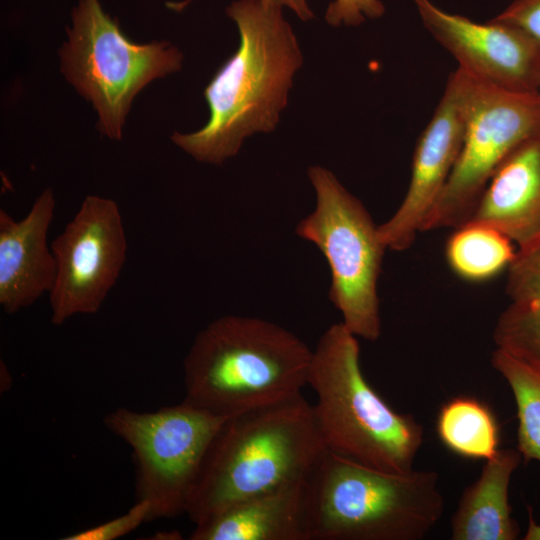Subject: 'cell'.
I'll list each match as a JSON object with an SVG mask.
<instances>
[{
    "mask_svg": "<svg viewBox=\"0 0 540 540\" xmlns=\"http://www.w3.org/2000/svg\"><path fill=\"white\" fill-rule=\"evenodd\" d=\"M282 8L275 0H237L227 6L239 46L204 90L209 119L198 131L171 136L197 161L221 165L239 152L246 137L276 128L303 63Z\"/></svg>",
    "mask_w": 540,
    "mask_h": 540,
    "instance_id": "cell-1",
    "label": "cell"
},
{
    "mask_svg": "<svg viewBox=\"0 0 540 540\" xmlns=\"http://www.w3.org/2000/svg\"><path fill=\"white\" fill-rule=\"evenodd\" d=\"M325 444L298 394L228 417L213 438L186 511L196 525L247 499L302 482Z\"/></svg>",
    "mask_w": 540,
    "mask_h": 540,
    "instance_id": "cell-2",
    "label": "cell"
},
{
    "mask_svg": "<svg viewBox=\"0 0 540 540\" xmlns=\"http://www.w3.org/2000/svg\"><path fill=\"white\" fill-rule=\"evenodd\" d=\"M312 350L287 329L255 317L227 315L195 337L184 360V402L233 416L301 393Z\"/></svg>",
    "mask_w": 540,
    "mask_h": 540,
    "instance_id": "cell-3",
    "label": "cell"
},
{
    "mask_svg": "<svg viewBox=\"0 0 540 540\" xmlns=\"http://www.w3.org/2000/svg\"><path fill=\"white\" fill-rule=\"evenodd\" d=\"M305 540H421L444 498L433 470L381 471L326 449L304 481Z\"/></svg>",
    "mask_w": 540,
    "mask_h": 540,
    "instance_id": "cell-4",
    "label": "cell"
},
{
    "mask_svg": "<svg viewBox=\"0 0 540 540\" xmlns=\"http://www.w3.org/2000/svg\"><path fill=\"white\" fill-rule=\"evenodd\" d=\"M308 384L317 397L313 410L326 449L381 471L413 469L423 426L370 386L357 336L341 322L327 328L313 350Z\"/></svg>",
    "mask_w": 540,
    "mask_h": 540,
    "instance_id": "cell-5",
    "label": "cell"
},
{
    "mask_svg": "<svg viewBox=\"0 0 540 540\" xmlns=\"http://www.w3.org/2000/svg\"><path fill=\"white\" fill-rule=\"evenodd\" d=\"M62 45L60 70L98 115V131L121 140L135 96L150 82L179 71L183 55L166 41L138 44L100 0H78Z\"/></svg>",
    "mask_w": 540,
    "mask_h": 540,
    "instance_id": "cell-6",
    "label": "cell"
},
{
    "mask_svg": "<svg viewBox=\"0 0 540 540\" xmlns=\"http://www.w3.org/2000/svg\"><path fill=\"white\" fill-rule=\"evenodd\" d=\"M308 177L316 205L295 233L325 257L331 274L328 296L342 315L341 323L355 336L376 341L381 335L377 287L387 250L378 226L328 169L311 166Z\"/></svg>",
    "mask_w": 540,
    "mask_h": 540,
    "instance_id": "cell-7",
    "label": "cell"
},
{
    "mask_svg": "<svg viewBox=\"0 0 540 540\" xmlns=\"http://www.w3.org/2000/svg\"><path fill=\"white\" fill-rule=\"evenodd\" d=\"M465 111L460 155L421 232L467 223L492 174L520 143L540 131V91L521 93L452 72Z\"/></svg>",
    "mask_w": 540,
    "mask_h": 540,
    "instance_id": "cell-8",
    "label": "cell"
},
{
    "mask_svg": "<svg viewBox=\"0 0 540 540\" xmlns=\"http://www.w3.org/2000/svg\"><path fill=\"white\" fill-rule=\"evenodd\" d=\"M227 418L184 401L146 413L118 408L104 417V425L133 450L136 501L150 505L149 521L185 513L208 448Z\"/></svg>",
    "mask_w": 540,
    "mask_h": 540,
    "instance_id": "cell-9",
    "label": "cell"
},
{
    "mask_svg": "<svg viewBox=\"0 0 540 540\" xmlns=\"http://www.w3.org/2000/svg\"><path fill=\"white\" fill-rule=\"evenodd\" d=\"M51 250L56 260L49 293L51 322L60 326L74 315L98 312L126 261L127 240L118 204L110 198L86 196Z\"/></svg>",
    "mask_w": 540,
    "mask_h": 540,
    "instance_id": "cell-10",
    "label": "cell"
},
{
    "mask_svg": "<svg viewBox=\"0 0 540 540\" xmlns=\"http://www.w3.org/2000/svg\"><path fill=\"white\" fill-rule=\"evenodd\" d=\"M412 1L426 30L457 60L458 68L510 91H540V46L523 32L491 19L474 22L430 0Z\"/></svg>",
    "mask_w": 540,
    "mask_h": 540,
    "instance_id": "cell-11",
    "label": "cell"
},
{
    "mask_svg": "<svg viewBox=\"0 0 540 540\" xmlns=\"http://www.w3.org/2000/svg\"><path fill=\"white\" fill-rule=\"evenodd\" d=\"M465 111L458 83L451 73L432 118L414 149L410 183L398 209L378 225L380 240L393 251L408 249L424 218L445 187L465 136Z\"/></svg>",
    "mask_w": 540,
    "mask_h": 540,
    "instance_id": "cell-12",
    "label": "cell"
},
{
    "mask_svg": "<svg viewBox=\"0 0 540 540\" xmlns=\"http://www.w3.org/2000/svg\"><path fill=\"white\" fill-rule=\"evenodd\" d=\"M55 205L47 188L21 220L0 210V305L7 314L31 306L54 285L56 260L47 235Z\"/></svg>",
    "mask_w": 540,
    "mask_h": 540,
    "instance_id": "cell-13",
    "label": "cell"
},
{
    "mask_svg": "<svg viewBox=\"0 0 540 540\" xmlns=\"http://www.w3.org/2000/svg\"><path fill=\"white\" fill-rule=\"evenodd\" d=\"M468 222L494 227L517 250L540 242V131L499 164Z\"/></svg>",
    "mask_w": 540,
    "mask_h": 540,
    "instance_id": "cell-14",
    "label": "cell"
},
{
    "mask_svg": "<svg viewBox=\"0 0 540 540\" xmlns=\"http://www.w3.org/2000/svg\"><path fill=\"white\" fill-rule=\"evenodd\" d=\"M304 481L228 507L196 524L189 539L305 540Z\"/></svg>",
    "mask_w": 540,
    "mask_h": 540,
    "instance_id": "cell-15",
    "label": "cell"
},
{
    "mask_svg": "<svg viewBox=\"0 0 540 540\" xmlns=\"http://www.w3.org/2000/svg\"><path fill=\"white\" fill-rule=\"evenodd\" d=\"M522 456L517 448L499 449L467 486L451 518L453 540H515L519 526L512 517L509 486Z\"/></svg>",
    "mask_w": 540,
    "mask_h": 540,
    "instance_id": "cell-16",
    "label": "cell"
},
{
    "mask_svg": "<svg viewBox=\"0 0 540 540\" xmlns=\"http://www.w3.org/2000/svg\"><path fill=\"white\" fill-rule=\"evenodd\" d=\"M508 305L497 319V346L540 372V242L517 250L508 268Z\"/></svg>",
    "mask_w": 540,
    "mask_h": 540,
    "instance_id": "cell-17",
    "label": "cell"
},
{
    "mask_svg": "<svg viewBox=\"0 0 540 540\" xmlns=\"http://www.w3.org/2000/svg\"><path fill=\"white\" fill-rule=\"evenodd\" d=\"M516 252L507 236L477 222L453 229L445 244V258L451 271L472 283L489 281L508 270Z\"/></svg>",
    "mask_w": 540,
    "mask_h": 540,
    "instance_id": "cell-18",
    "label": "cell"
},
{
    "mask_svg": "<svg viewBox=\"0 0 540 540\" xmlns=\"http://www.w3.org/2000/svg\"><path fill=\"white\" fill-rule=\"evenodd\" d=\"M441 442L453 453L470 459H490L499 451V426L491 409L472 397L447 401L437 416Z\"/></svg>",
    "mask_w": 540,
    "mask_h": 540,
    "instance_id": "cell-19",
    "label": "cell"
},
{
    "mask_svg": "<svg viewBox=\"0 0 540 540\" xmlns=\"http://www.w3.org/2000/svg\"><path fill=\"white\" fill-rule=\"evenodd\" d=\"M491 363L508 383L516 403V448L525 462L540 463V372L500 348L493 351Z\"/></svg>",
    "mask_w": 540,
    "mask_h": 540,
    "instance_id": "cell-20",
    "label": "cell"
},
{
    "mask_svg": "<svg viewBox=\"0 0 540 540\" xmlns=\"http://www.w3.org/2000/svg\"><path fill=\"white\" fill-rule=\"evenodd\" d=\"M150 505L146 501L136 503L124 514L76 533L62 540H115L134 531L143 522L149 521Z\"/></svg>",
    "mask_w": 540,
    "mask_h": 540,
    "instance_id": "cell-21",
    "label": "cell"
},
{
    "mask_svg": "<svg viewBox=\"0 0 540 540\" xmlns=\"http://www.w3.org/2000/svg\"><path fill=\"white\" fill-rule=\"evenodd\" d=\"M385 12L380 0H333L325 13V20L334 27L359 26L366 19H376Z\"/></svg>",
    "mask_w": 540,
    "mask_h": 540,
    "instance_id": "cell-22",
    "label": "cell"
},
{
    "mask_svg": "<svg viewBox=\"0 0 540 540\" xmlns=\"http://www.w3.org/2000/svg\"><path fill=\"white\" fill-rule=\"evenodd\" d=\"M491 20L520 30L540 46V0H514Z\"/></svg>",
    "mask_w": 540,
    "mask_h": 540,
    "instance_id": "cell-23",
    "label": "cell"
},
{
    "mask_svg": "<svg viewBox=\"0 0 540 540\" xmlns=\"http://www.w3.org/2000/svg\"><path fill=\"white\" fill-rule=\"evenodd\" d=\"M283 7H288L293 10L296 15L303 21L311 20L314 15L312 10L309 8L306 0H275Z\"/></svg>",
    "mask_w": 540,
    "mask_h": 540,
    "instance_id": "cell-24",
    "label": "cell"
},
{
    "mask_svg": "<svg viewBox=\"0 0 540 540\" xmlns=\"http://www.w3.org/2000/svg\"><path fill=\"white\" fill-rule=\"evenodd\" d=\"M532 511H529V521L524 540H540V523L535 522L532 516Z\"/></svg>",
    "mask_w": 540,
    "mask_h": 540,
    "instance_id": "cell-25",
    "label": "cell"
}]
</instances>
